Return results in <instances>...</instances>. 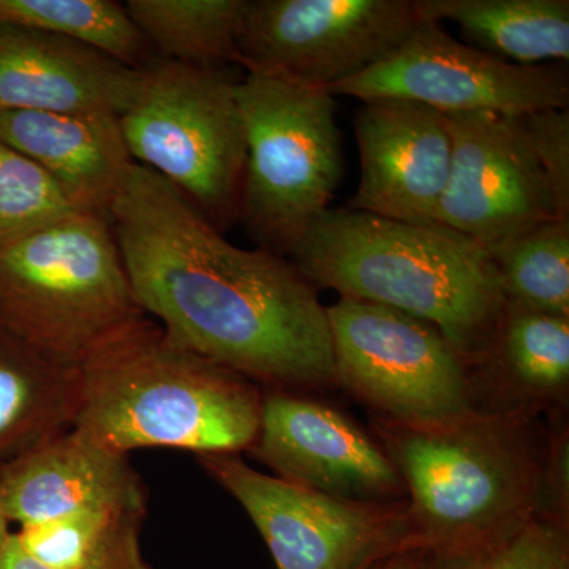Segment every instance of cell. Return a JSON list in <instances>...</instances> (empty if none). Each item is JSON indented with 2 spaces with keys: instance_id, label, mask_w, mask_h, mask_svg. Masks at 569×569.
<instances>
[{
  "instance_id": "13",
  "label": "cell",
  "mask_w": 569,
  "mask_h": 569,
  "mask_svg": "<svg viewBox=\"0 0 569 569\" xmlns=\"http://www.w3.org/2000/svg\"><path fill=\"white\" fill-rule=\"evenodd\" d=\"M250 452L276 477L328 496L392 501L407 493L395 462L351 419L291 391L264 392Z\"/></svg>"
},
{
  "instance_id": "7",
  "label": "cell",
  "mask_w": 569,
  "mask_h": 569,
  "mask_svg": "<svg viewBox=\"0 0 569 569\" xmlns=\"http://www.w3.org/2000/svg\"><path fill=\"white\" fill-rule=\"evenodd\" d=\"M238 99L247 138L241 222L261 249L288 257L328 211L342 178L336 97L246 74Z\"/></svg>"
},
{
  "instance_id": "31",
  "label": "cell",
  "mask_w": 569,
  "mask_h": 569,
  "mask_svg": "<svg viewBox=\"0 0 569 569\" xmlns=\"http://www.w3.org/2000/svg\"><path fill=\"white\" fill-rule=\"evenodd\" d=\"M10 526L9 520H7L6 516L0 511V550L6 546L7 539H9L11 535Z\"/></svg>"
},
{
  "instance_id": "11",
  "label": "cell",
  "mask_w": 569,
  "mask_h": 569,
  "mask_svg": "<svg viewBox=\"0 0 569 569\" xmlns=\"http://www.w3.org/2000/svg\"><path fill=\"white\" fill-rule=\"evenodd\" d=\"M328 92L361 102L403 100L445 116L496 112L516 118L568 108L569 74L563 63L503 61L460 43L440 24L425 22L387 58Z\"/></svg>"
},
{
  "instance_id": "2",
  "label": "cell",
  "mask_w": 569,
  "mask_h": 569,
  "mask_svg": "<svg viewBox=\"0 0 569 569\" xmlns=\"http://www.w3.org/2000/svg\"><path fill=\"white\" fill-rule=\"evenodd\" d=\"M288 258L316 288L432 325L467 362L492 353L507 298L492 257L466 236L328 209Z\"/></svg>"
},
{
  "instance_id": "12",
  "label": "cell",
  "mask_w": 569,
  "mask_h": 569,
  "mask_svg": "<svg viewBox=\"0 0 569 569\" xmlns=\"http://www.w3.org/2000/svg\"><path fill=\"white\" fill-rule=\"evenodd\" d=\"M447 118L452 163L436 224L492 253L539 224L561 219L516 118L496 112Z\"/></svg>"
},
{
  "instance_id": "25",
  "label": "cell",
  "mask_w": 569,
  "mask_h": 569,
  "mask_svg": "<svg viewBox=\"0 0 569 569\" xmlns=\"http://www.w3.org/2000/svg\"><path fill=\"white\" fill-rule=\"evenodd\" d=\"M74 212L44 171L0 140V246Z\"/></svg>"
},
{
  "instance_id": "29",
  "label": "cell",
  "mask_w": 569,
  "mask_h": 569,
  "mask_svg": "<svg viewBox=\"0 0 569 569\" xmlns=\"http://www.w3.org/2000/svg\"><path fill=\"white\" fill-rule=\"evenodd\" d=\"M490 552L478 549L425 550L418 569H488Z\"/></svg>"
},
{
  "instance_id": "3",
  "label": "cell",
  "mask_w": 569,
  "mask_h": 569,
  "mask_svg": "<svg viewBox=\"0 0 569 569\" xmlns=\"http://www.w3.org/2000/svg\"><path fill=\"white\" fill-rule=\"evenodd\" d=\"M78 378L74 429L119 455H238L260 432L263 395L253 381L179 346L146 316L93 348Z\"/></svg>"
},
{
  "instance_id": "26",
  "label": "cell",
  "mask_w": 569,
  "mask_h": 569,
  "mask_svg": "<svg viewBox=\"0 0 569 569\" xmlns=\"http://www.w3.org/2000/svg\"><path fill=\"white\" fill-rule=\"evenodd\" d=\"M516 121L548 178L561 219L569 220V108L516 116Z\"/></svg>"
},
{
  "instance_id": "6",
  "label": "cell",
  "mask_w": 569,
  "mask_h": 569,
  "mask_svg": "<svg viewBox=\"0 0 569 569\" xmlns=\"http://www.w3.org/2000/svg\"><path fill=\"white\" fill-rule=\"evenodd\" d=\"M238 82L222 67L153 59L118 114L134 163L171 183L222 231L241 220L247 162Z\"/></svg>"
},
{
  "instance_id": "17",
  "label": "cell",
  "mask_w": 569,
  "mask_h": 569,
  "mask_svg": "<svg viewBox=\"0 0 569 569\" xmlns=\"http://www.w3.org/2000/svg\"><path fill=\"white\" fill-rule=\"evenodd\" d=\"M0 140L32 160L77 212L110 219L133 160L107 112H0Z\"/></svg>"
},
{
  "instance_id": "18",
  "label": "cell",
  "mask_w": 569,
  "mask_h": 569,
  "mask_svg": "<svg viewBox=\"0 0 569 569\" xmlns=\"http://www.w3.org/2000/svg\"><path fill=\"white\" fill-rule=\"evenodd\" d=\"M78 406V369L0 326V467L73 427Z\"/></svg>"
},
{
  "instance_id": "20",
  "label": "cell",
  "mask_w": 569,
  "mask_h": 569,
  "mask_svg": "<svg viewBox=\"0 0 569 569\" xmlns=\"http://www.w3.org/2000/svg\"><path fill=\"white\" fill-rule=\"evenodd\" d=\"M123 7L160 59L194 67L239 61L247 0H129Z\"/></svg>"
},
{
  "instance_id": "23",
  "label": "cell",
  "mask_w": 569,
  "mask_h": 569,
  "mask_svg": "<svg viewBox=\"0 0 569 569\" xmlns=\"http://www.w3.org/2000/svg\"><path fill=\"white\" fill-rule=\"evenodd\" d=\"M503 362L515 383L535 396L561 395L569 381V317L507 301L489 358Z\"/></svg>"
},
{
  "instance_id": "9",
  "label": "cell",
  "mask_w": 569,
  "mask_h": 569,
  "mask_svg": "<svg viewBox=\"0 0 569 569\" xmlns=\"http://www.w3.org/2000/svg\"><path fill=\"white\" fill-rule=\"evenodd\" d=\"M197 460L244 508L276 569H373L417 549L407 500L328 496L261 473L238 455H201Z\"/></svg>"
},
{
  "instance_id": "27",
  "label": "cell",
  "mask_w": 569,
  "mask_h": 569,
  "mask_svg": "<svg viewBox=\"0 0 569 569\" xmlns=\"http://www.w3.org/2000/svg\"><path fill=\"white\" fill-rule=\"evenodd\" d=\"M488 569H569L567 522L542 516L490 552Z\"/></svg>"
},
{
  "instance_id": "1",
  "label": "cell",
  "mask_w": 569,
  "mask_h": 569,
  "mask_svg": "<svg viewBox=\"0 0 569 569\" xmlns=\"http://www.w3.org/2000/svg\"><path fill=\"white\" fill-rule=\"evenodd\" d=\"M110 222L138 306L179 346L269 389L337 385L326 307L290 260L231 244L138 163Z\"/></svg>"
},
{
  "instance_id": "5",
  "label": "cell",
  "mask_w": 569,
  "mask_h": 569,
  "mask_svg": "<svg viewBox=\"0 0 569 569\" xmlns=\"http://www.w3.org/2000/svg\"><path fill=\"white\" fill-rule=\"evenodd\" d=\"M141 316L107 217L74 212L0 246V326L58 365L78 369Z\"/></svg>"
},
{
  "instance_id": "30",
  "label": "cell",
  "mask_w": 569,
  "mask_h": 569,
  "mask_svg": "<svg viewBox=\"0 0 569 569\" xmlns=\"http://www.w3.org/2000/svg\"><path fill=\"white\" fill-rule=\"evenodd\" d=\"M422 552L425 550H403V552L396 553V556L389 557L383 563L378 565L373 569H418L421 563Z\"/></svg>"
},
{
  "instance_id": "15",
  "label": "cell",
  "mask_w": 569,
  "mask_h": 569,
  "mask_svg": "<svg viewBox=\"0 0 569 569\" xmlns=\"http://www.w3.org/2000/svg\"><path fill=\"white\" fill-rule=\"evenodd\" d=\"M121 507L146 508L140 475L74 427L0 467V511L20 527Z\"/></svg>"
},
{
  "instance_id": "10",
  "label": "cell",
  "mask_w": 569,
  "mask_h": 569,
  "mask_svg": "<svg viewBox=\"0 0 569 569\" xmlns=\"http://www.w3.org/2000/svg\"><path fill=\"white\" fill-rule=\"evenodd\" d=\"M426 21L415 0H247V74L326 89L387 58Z\"/></svg>"
},
{
  "instance_id": "4",
  "label": "cell",
  "mask_w": 569,
  "mask_h": 569,
  "mask_svg": "<svg viewBox=\"0 0 569 569\" xmlns=\"http://www.w3.org/2000/svg\"><path fill=\"white\" fill-rule=\"evenodd\" d=\"M385 449L408 493L419 550H493L549 516L553 471L519 413H477L437 429L385 421Z\"/></svg>"
},
{
  "instance_id": "28",
  "label": "cell",
  "mask_w": 569,
  "mask_h": 569,
  "mask_svg": "<svg viewBox=\"0 0 569 569\" xmlns=\"http://www.w3.org/2000/svg\"><path fill=\"white\" fill-rule=\"evenodd\" d=\"M141 527L121 535L103 552L88 563L71 569H152L141 548ZM0 569H50L29 557L14 538L13 531L0 550Z\"/></svg>"
},
{
  "instance_id": "21",
  "label": "cell",
  "mask_w": 569,
  "mask_h": 569,
  "mask_svg": "<svg viewBox=\"0 0 569 569\" xmlns=\"http://www.w3.org/2000/svg\"><path fill=\"white\" fill-rule=\"evenodd\" d=\"M0 24L77 41L132 69L157 59L126 7L111 0H0Z\"/></svg>"
},
{
  "instance_id": "19",
  "label": "cell",
  "mask_w": 569,
  "mask_h": 569,
  "mask_svg": "<svg viewBox=\"0 0 569 569\" xmlns=\"http://www.w3.org/2000/svg\"><path fill=\"white\" fill-rule=\"evenodd\" d=\"M422 21L458 24L478 50L518 66L569 61L568 0H415Z\"/></svg>"
},
{
  "instance_id": "22",
  "label": "cell",
  "mask_w": 569,
  "mask_h": 569,
  "mask_svg": "<svg viewBox=\"0 0 569 569\" xmlns=\"http://www.w3.org/2000/svg\"><path fill=\"white\" fill-rule=\"evenodd\" d=\"M512 305L569 317V220H550L490 253Z\"/></svg>"
},
{
  "instance_id": "14",
  "label": "cell",
  "mask_w": 569,
  "mask_h": 569,
  "mask_svg": "<svg viewBox=\"0 0 569 569\" xmlns=\"http://www.w3.org/2000/svg\"><path fill=\"white\" fill-rule=\"evenodd\" d=\"M353 123L361 176L348 209L436 224L452 163L447 116L403 100H372L362 102Z\"/></svg>"
},
{
  "instance_id": "16",
  "label": "cell",
  "mask_w": 569,
  "mask_h": 569,
  "mask_svg": "<svg viewBox=\"0 0 569 569\" xmlns=\"http://www.w3.org/2000/svg\"><path fill=\"white\" fill-rule=\"evenodd\" d=\"M138 69L51 33L0 24V112H107L118 118Z\"/></svg>"
},
{
  "instance_id": "24",
  "label": "cell",
  "mask_w": 569,
  "mask_h": 569,
  "mask_svg": "<svg viewBox=\"0 0 569 569\" xmlns=\"http://www.w3.org/2000/svg\"><path fill=\"white\" fill-rule=\"evenodd\" d=\"M146 508L89 509L13 531L24 552L50 569L88 563L121 535L141 527Z\"/></svg>"
},
{
  "instance_id": "8",
  "label": "cell",
  "mask_w": 569,
  "mask_h": 569,
  "mask_svg": "<svg viewBox=\"0 0 569 569\" xmlns=\"http://www.w3.org/2000/svg\"><path fill=\"white\" fill-rule=\"evenodd\" d=\"M326 313L337 385L387 421L437 429L478 413L466 359L432 325L350 298L326 307Z\"/></svg>"
}]
</instances>
